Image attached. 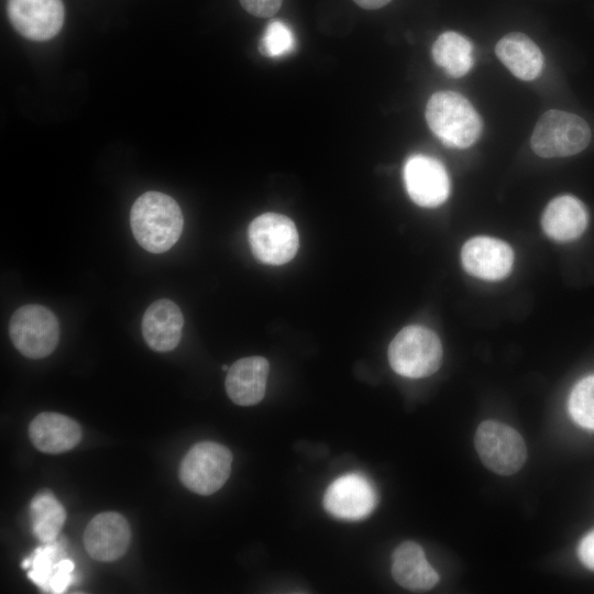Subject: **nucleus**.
I'll use <instances>...</instances> for the list:
<instances>
[{
	"label": "nucleus",
	"instance_id": "f3484780",
	"mask_svg": "<svg viewBox=\"0 0 594 594\" xmlns=\"http://www.w3.org/2000/svg\"><path fill=\"white\" fill-rule=\"evenodd\" d=\"M588 216L581 200L571 195L552 199L546 207L541 224L546 234L556 241H572L586 229Z\"/></svg>",
	"mask_w": 594,
	"mask_h": 594
},
{
	"label": "nucleus",
	"instance_id": "9b49d317",
	"mask_svg": "<svg viewBox=\"0 0 594 594\" xmlns=\"http://www.w3.org/2000/svg\"><path fill=\"white\" fill-rule=\"evenodd\" d=\"M7 12L13 28L33 41L58 34L65 16L62 0H8Z\"/></svg>",
	"mask_w": 594,
	"mask_h": 594
},
{
	"label": "nucleus",
	"instance_id": "9d476101",
	"mask_svg": "<svg viewBox=\"0 0 594 594\" xmlns=\"http://www.w3.org/2000/svg\"><path fill=\"white\" fill-rule=\"evenodd\" d=\"M406 190L418 206L433 208L449 197L450 180L442 163L435 157L416 154L403 169Z\"/></svg>",
	"mask_w": 594,
	"mask_h": 594
},
{
	"label": "nucleus",
	"instance_id": "393cba45",
	"mask_svg": "<svg viewBox=\"0 0 594 594\" xmlns=\"http://www.w3.org/2000/svg\"><path fill=\"white\" fill-rule=\"evenodd\" d=\"M283 0H240L241 6L252 15L271 18L280 8Z\"/></svg>",
	"mask_w": 594,
	"mask_h": 594
},
{
	"label": "nucleus",
	"instance_id": "a878e982",
	"mask_svg": "<svg viewBox=\"0 0 594 594\" xmlns=\"http://www.w3.org/2000/svg\"><path fill=\"white\" fill-rule=\"evenodd\" d=\"M581 562L594 571V530L588 532L580 542L578 549Z\"/></svg>",
	"mask_w": 594,
	"mask_h": 594
},
{
	"label": "nucleus",
	"instance_id": "412c9836",
	"mask_svg": "<svg viewBox=\"0 0 594 594\" xmlns=\"http://www.w3.org/2000/svg\"><path fill=\"white\" fill-rule=\"evenodd\" d=\"M30 517L33 535L42 543H48L57 539L66 520V512L54 494L44 490L31 501Z\"/></svg>",
	"mask_w": 594,
	"mask_h": 594
},
{
	"label": "nucleus",
	"instance_id": "0eeeda50",
	"mask_svg": "<svg viewBox=\"0 0 594 594\" xmlns=\"http://www.w3.org/2000/svg\"><path fill=\"white\" fill-rule=\"evenodd\" d=\"M9 334L14 346L26 358L50 355L58 343L59 327L55 315L41 305H24L12 315Z\"/></svg>",
	"mask_w": 594,
	"mask_h": 594
},
{
	"label": "nucleus",
	"instance_id": "39448f33",
	"mask_svg": "<svg viewBox=\"0 0 594 594\" xmlns=\"http://www.w3.org/2000/svg\"><path fill=\"white\" fill-rule=\"evenodd\" d=\"M232 460L227 447L213 441L198 442L184 457L179 479L194 493L210 495L227 482Z\"/></svg>",
	"mask_w": 594,
	"mask_h": 594
},
{
	"label": "nucleus",
	"instance_id": "5701e85b",
	"mask_svg": "<svg viewBox=\"0 0 594 594\" xmlns=\"http://www.w3.org/2000/svg\"><path fill=\"white\" fill-rule=\"evenodd\" d=\"M569 413L579 426L594 430V375L582 378L573 387Z\"/></svg>",
	"mask_w": 594,
	"mask_h": 594
},
{
	"label": "nucleus",
	"instance_id": "4be33fe9",
	"mask_svg": "<svg viewBox=\"0 0 594 594\" xmlns=\"http://www.w3.org/2000/svg\"><path fill=\"white\" fill-rule=\"evenodd\" d=\"M21 563L28 570L30 580L44 592H48L50 584L61 566L64 549L57 541L43 543Z\"/></svg>",
	"mask_w": 594,
	"mask_h": 594
},
{
	"label": "nucleus",
	"instance_id": "dca6fc26",
	"mask_svg": "<svg viewBox=\"0 0 594 594\" xmlns=\"http://www.w3.org/2000/svg\"><path fill=\"white\" fill-rule=\"evenodd\" d=\"M33 446L50 454L75 448L81 439V429L74 419L58 413H41L29 426Z\"/></svg>",
	"mask_w": 594,
	"mask_h": 594
},
{
	"label": "nucleus",
	"instance_id": "f03ea898",
	"mask_svg": "<svg viewBox=\"0 0 594 594\" xmlns=\"http://www.w3.org/2000/svg\"><path fill=\"white\" fill-rule=\"evenodd\" d=\"M432 133L447 146L465 148L482 133V120L471 102L454 91L433 94L426 107Z\"/></svg>",
	"mask_w": 594,
	"mask_h": 594
},
{
	"label": "nucleus",
	"instance_id": "ddd939ff",
	"mask_svg": "<svg viewBox=\"0 0 594 594\" xmlns=\"http://www.w3.org/2000/svg\"><path fill=\"white\" fill-rule=\"evenodd\" d=\"M461 260L465 271L472 276L486 280H498L509 274L514 262V252L502 240L475 237L464 243Z\"/></svg>",
	"mask_w": 594,
	"mask_h": 594
},
{
	"label": "nucleus",
	"instance_id": "f8f14e48",
	"mask_svg": "<svg viewBox=\"0 0 594 594\" xmlns=\"http://www.w3.org/2000/svg\"><path fill=\"white\" fill-rule=\"evenodd\" d=\"M131 530L127 519L119 513L105 512L95 516L84 532L88 554L101 562L121 558L128 550Z\"/></svg>",
	"mask_w": 594,
	"mask_h": 594
},
{
	"label": "nucleus",
	"instance_id": "7ed1b4c3",
	"mask_svg": "<svg viewBox=\"0 0 594 594\" xmlns=\"http://www.w3.org/2000/svg\"><path fill=\"white\" fill-rule=\"evenodd\" d=\"M388 361L392 369L402 376H429L441 365V342L437 334L426 327H405L388 346Z\"/></svg>",
	"mask_w": 594,
	"mask_h": 594
},
{
	"label": "nucleus",
	"instance_id": "aec40b11",
	"mask_svg": "<svg viewBox=\"0 0 594 594\" xmlns=\"http://www.w3.org/2000/svg\"><path fill=\"white\" fill-rule=\"evenodd\" d=\"M431 53L437 65L454 78L468 74L474 63L471 41L453 31L439 35L432 45Z\"/></svg>",
	"mask_w": 594,
	"mask_h": 594
},
{
	"label": "nucleus",
	"instance_id": "423d86ee",
	"mask_svg": "<svg viewBox=\"0 0 594 594\" xmlns=\"http://www.w3.org/2000/svg\"><path fill=\"white\" fill-rule=\"evenodd\" d=\"M474 444L483 464L499 475L518 472L527 459L522 437L514 428L497 420L480 424Z\"/></svg>",
	"mask_w": 594,
	"mask_h": 594
},
{
	"label": "nucleus",
	"instance_id": "b1692460",
	"mask_svg": "<svg viewBox=\"0 0 594 594\" xmlns=\"http://www.w3.org/2000/svg\"><path fill=\"white\" fill-rule=\"evenodd\" d=\"M295 35L282 20L271 21L260 41V52L268 57H282L295 48Z\"/></svg>",
	"mask_w": 594,
	"mask_h": 594
},
{
	"label": "nucleus",
	"instance_id": "20e7f679",
	"mask_svg": "<svg viewBox=\"0 0 594 594\" xmlns=\"http://www.w3.org/2000/svg\"><path fill=\"white\" fill-rule=\"evenodd\" d=\"M590 140L591 130L584 119L552 109L538 120L530 144L532 151L541 157H565L583 151Z\"/></svg>",
	"mask_w": 594,
	"mask_h": 594
},
{
	"label": "nucleus",
	"instance_id": "4468645a",
	"mask_svg": "<svg viewBox=\"0 0 594 594\" xmlns=\"http://www.w3.org/2000/svg\"><path fill=\"white\" fill-rule=\"evenodd\" d=\"M270 364L263 356H249L235 361L228 370L226 391L240 406L260 403L266 391Z\"/></svg>",
	"mask_w": 594,
	"mask_h": 594
},
{
	"label": "nucleus",
	"instance_id": "2eb2a0df",
	"mask_svg": "<svg viewBox=\"0 0 594 594\" xmlns=\"http://www.w3.org/2000/svg\"><path fill=\"white\" fill-rule=\"evenodd\" d=\"M183 324L178 306L169 299H158L148 306L143 316V338L152 350L168 352L177 346Z\"/></svg>",
	"mask_w": 594,
	"mask_h": 594
},
{
	"label": "nucleus",
	"instance_id": "bb28decb",
	"mask_svg": "<svg viewBox=\"0 0 594 594\" xmlns=\"http://www.w3.org/2000/svg\"><path fill=\"white\" fill-rule=\"evenodd\" d=\"M358 6L363 9L374 10L386 6L392 0H353Z\"/></svg>",
	"mask_w": 594,
	"mask_h": 594
},
{
	"label": "nucleus",
	"instance_id": "f257e3e1",
	"mask_svg": "<svg viewBox=\"0 0 594 594\" xmlns=\"http://www.w3.org/2000/svg\"><path fill=\"white\" fill-rule=\"evenodd\" d=\"M130 223L135 240L143 249L163 253L179 239L184 220L179 206L172 197L147 191L134 201Z\"/></svg>",
	"mask_w": 594,
	"mask_h": 594
},
{
	"label": "nucleus",
	"instance_id": "a211bd4d",
	"mask_svg": "<svg viewBox=\"0 0 594 594\" xmlns=\"http://www.w3.org/2000/svg\"><path fill=\"white\" fill-rule=\"evenodd\" d=\"M392 559V575L402 587L427 591L439 581V575L428 563L421 546L414 541L400 543Z\"/></svg>",
	"mask_w": 594,
	"mask_h": 594
},
{
	"label": "nucleus",
	"instance_id": "cd10ccee",
	"mask_svg": "<svg viewBox=\"0 0 594 594\" xmlns=\"http://www.w3.org/2000/svg\"><path fill=\"white\" fill-rule=\"evenodd\" d=\"M222 370H223V371H228L229 367H228L227 365H222Z\"/></svg>",
	"mask_w": 594,
	"mask_h": 594
},
{
	"label": "nucleus",
	"instance_id": "6e6552de",
	"mask_svg": "<svg viewBox=\"0 0 594 594\" xmlns=\"http://www.w3.org/2000/svg\"><path fill=\"white\" fill-rule=\"evenodd\" d=\"M249 243L254 257L268 265H283L297 253L299 239L295 223L286 216L267 212L249 227Z\"/></svg>",
	"mask_w": 594,
	"mask_h": 594
},
{
	"label": "nucleus",
	"instance_id": "6ab92c4d",
	"mask_svg": "<svg viewBox=\"0 0 594 594\" xmlns=\"http://www.w3.org/2000/svg\"><path fill=\"white\" fill-rule=\"evenodd\" d=\"M498 59L521 80H534L543 68V56L536 43L520 32L503 36L495 46Z\"/></svg>",
	"mask_w": 594,
	"mask_h": 594
},
{
	"label": "nucleus",
	"instance_id": "1a4fd4ad",
	"mask_svg": "<svg viewBox=\"0 0 594 594\" xmlns=\"http://www.w3.org/2000/svg\"><path fill=\"white\" fill-rule=\"evenodd\" d=\"M376 503L374 486L359 473L339 476L328 486L323 495L324 509L342 520H361L367 517Z\"/></svg>",
	"mask_w": 594,
	"mask_h": 594
}]
</instances>
